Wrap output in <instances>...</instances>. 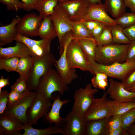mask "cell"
Segmentation results:
<instances>
[{
	"label": "cell",
	"instance_id": "6da1fadb",
	"mask_svg": "<svg viewBox=\"0 0 135 135\" xmlns=\"http://www.w3.org/2000/svg\"><path fill=\"white\" fill-rule=\"evenodd\" d=\"M86 63L88 71L91 73L102 72L108 77L122 80L135 70V60L108 65L98 63L92 59L88 60Z\"/></svg>",
	"mask_w": 135,
	"mask_h": 135
},
{
	"label": "cell",
	"instance_id": "7a4b0ae2",
	"mask_svg": "<svg viewBox=\"0 0 135 135\" xmlns=\"http://www.w3.org/2000/svg\"><path fill=\"white\" fill-rule=\"evenodd\" d=\"M129 45L113 43L97 46L96 49L95 61L105 65L124 62L126 61Z\"/></svg>",
	"mask_w": 135,
	"mask_h": 135
},
{
	"label": "cell",
	"instance_id": "3957f363",
	"mask_svg": "<svg viewBox=\"0 0 135 135\" xmlns=\"http://www.w3.org/2000/svg\"><path fill=\"white\" fill-rule=\"evenodd\" d=\"M56 60L51 53L41 56L34 57L32 65L27 78L28 90H36L41 78L54 66Z\"/></svg>",
	"mask_w": 135,
	"mask_h": 135
},
{
	"label": "cell",
	"instance_id": "277c9868",
	"mask_svg": "<svg viewBox=\"0 0 135 135\" xmlns=\"http://www.w3.org/2000/svg\"><path fill=\"white\" fill-rule=\"evenodd\" d=\"M68 89V85L57 71L52 68L41 78L36 91L51 100L54 92H58L62 95Z\"/></svg>",
	"mask_w": 135,
	"mask_h": 135
},
{
	"label": "cell",
	"instance_id": "5b68a950",
	"mask_svg": "<svg viewBox=\"0 0 135 135\" xmlns=\"http://www.w3.org/2000/svg\"><path fill=\"white\" fill-rule=\"evenodd\" d=\"M50 100L36 92L35 97L26 111V123L25 125L32 126L37 124L39 119L45 116L51 107L52 104Z\"/></svg>",
	"mask_w": 135,
	"mask_h": 135
},
{
	"label": "cell",
	"instance_id": "8992f818",
	"mask_svg": "<svg viewBox=\"0 0 135 135\" xmlns=\"http://www.w3.org/2000/svg\"><path fill=\"white\" fill-rule=\"evenodd\" d=\"M36 94V91H30L28 89L14 104L7 106L3 116L15 117L24 124H26V112L30 106Z\"/></svg>",
	"mask_w": 135,
	"mask_h": 135
},
{
	"label": "cell",
	"instance_id": "52a82bcc",
	"mask_svg": "<svg viewBox=\"0 0 135 135\" xmlns=\"http://www.w3.org/2000/svg\"><path fill=\"white\" fill-rule=\"evenodd\" d=\"M92 86L91 84L89 83L84 88H80L75 91L72 111L84 117L95 98L94 95L98 91L97 88H92Z\"/></svg>",
	"mask_w": 135,
	"mask_h": 135
},
{
	"label": "cell",
	"instance_id": "ba28073f",
	"mask_svg": "<svg viewBox=\"0 0 135 135\" xmlns=\"http://www.w3.org/2000/svg\"><path fill=\"white\" fill-rule=\"evenodd\" d=\"M106 91L101 98H94L84 116L86 122L111 116L112 100L108 99Z\"/></svg>",
	"mask_w": 135,
	"mask_h": 135
},
{
	"label": "cell",
	"instance_id": "9c48e42d",
	"mask_svg": "<svg viewBox=\"0 0 135 135\" xmlns=\"http://www.w3.org/2000/svg\"><path fill=\"white\" fill-rule=\"evenodd\" d=\"M50 16L56 31L60 47L65 35L72 30V21L67 12L58 3Z\"/></svg>",
	"mask_w": 135,
	"mask_h": 135
},
{
	"label": "cell",
	"instance_id": "30bf717a",
	"mask_svg": "<svg viewBox=\"0 0 135 135\" xmlns=\"http://www.w3.org/2000/svg\"><path fill=\"white\" fill-rule=\"evenodd\" d=\"M43 18L34 13L26 14L16 25L17 34L28 37L38 36V29Z\"/></svg>",
	"mask_w": 135,
	"mask_h": 135
},
{
	"label": "cell",
	"instance_id": "8fae6325",
	"mask_svg": "<svg viewBox=\"0 0 135 135\" xmlns=\"http://www.w3.org/2000/svg\"><path fill=\"white\" fill-rule=\"evenodd\" d=\"M67 62L69 67L88 71L86 62L82 50L76 40L73 39L68 44L66 51Z\"/></svg>",
	"mask_w": 135,
	"mask_h": 135
},
{
	"label": "cell",
	"instance_id": "7c38bea8",
	"mask_svg": "<svg viewBox=\"0 0 135 135\" xmlns=\"http://www.w3.org/2000/svg\"><path fill=\"white\" fill-rule=\"evenodd\" d=\"M58 4L73 22L81 21L86 15L90 4L88 0H74L58 2Z\"/></svg>",
	"mask_w": 135,
	"mask_h": 135
},
{
	"label": "cell",
	"instance_id": "4fadbf2b",
	"mask_svg": "<svg viewBox=\"0 0 135 135\" xmlns=\"http://www.w3.org/2000/svg\"><path fill=\"white\" fill-rule=\"evenodd\" d=\"M14 40L22 42L26 45L33 57L43 56L50 53L52 40L41 39L36 40L17 34L14 37Z\"/></svg>",
	"mask_w": 135,
	"mask_h": 135
},
{
	"label": "cell",
	"instance_id": "5bb4252c",
	"mask_svg": "<svg viewBox=\"0 0 135 135\" xmlns=\"http://www.w3.org/2000/svg\"><path fill=\"white\" fill-rule=\"evenodd\" d=\"M86 122L84 117L71 110L64 118V135H85Z\"/></svg>",
	"mask_w": 135,
	"mask_h": 135
},
{
	"label": "cell",
	"instance_id": "9a60e30c",
	"mask_svg": "<svg viewBox=\"0 0 135 135\" xmlns=\"http://www.w3.org/2000/svg\"><path fill=\"white\" fill-rule=\"evenodd\" d=\"M70 41L68 40L64 42L63 45V52L60 55L59 59L56 60L54 65L58 72L68 85L71 84L74 80L78 78L76 69L70 68L66 60V49L68 44Z\"/></svg>",
	"mask_w": 135,
	"mask_h": 135
},
{
	"label": "cell",
	"instance_id": "2e32d148",
	"mask_svg": "<svg viewBox=\"0 0 135 135\" xmlns=\"http://www.w3.org/2000/svg\"><path fill=\"white\" fill-rule=\"evenodd\" d=\"M104 4L102 3L90 4L87 12L80 21L94 20L110 26L116 24L115 20L108 15Z\"/></svg>",
	"mask_w": 135,
	"mask_h": 135
},
{
	"label": "cell",
	"instance_id": "e0dca14e",
	"mask_svg": "<svg viewBox=\"0 0 135 135\" xmlns=\"http://www.w3.org/2000/svg\"><path fill=\"white\" fill-rule=\"evenodd\" d=\"M109 86L106 91L113 100L118 102L132 101L135 97V92L126 89L121 82L112 79L109 80Z\"/></svg>",
	"mask_w": 135,
	"mask_h": 135
},
{
	"label": "cell",
	"instance_id": "ac0fdd59",
	"mask_svg": "<svg viewBox=\"0 0 135 135\" xmlns=\"http://www.w3.org/2000/svg\"><path fill=\"white\" fill-rule=\"evenodd\" d=\"M24 125L15 117L0 115V135H20Z\"/></svg>",
	"mask_w": 135,
	"mask_h": 135
},
{
	"label": "cell",
	"instance_id": "d6986e66",
	"mask_svg": "<svg viewBox=\"0 0 135 135\" xmlns=\"http://www.w3.org/2000/svg\"><path fill=\"white\" fill-rule=\"evenodd\" d=\"M60 94L53 97L54 102L52 104L51 109L45 116L47 121L55 125L60 126L64 124V118L61 117L60 115L61 108L64 105L70 102L68 99L62 100L60 98Z\"/></svg>",
	"mask_w": 135,
	"mask_h": 135
},
{
	"label": "cell",
	"instance_id": "ffe728a7",
	"mask_svg": "<svg viewBox=\"0 0 135 135\" xmlns=\"http://www.w3.org/2000/svg\"><path fill=\"white\" fill-rule=\"evenodd\" d=\"M28 56L33 57L29 49L22 42H16V45L13 46L0 47V58L15 57L20 58Z\"/></svg>",
	"mask_w": 135,
	"mask_h": 135
},
{
	"label": "cell",
	"instance_id": "44dd1931",
	"mask_svg": "<svg viewBox=\"0 0 135 135\" xmlns=\"http://www.w3.org/2000/svg\"><path fill=\"white\" fill-rule=\"evenodd\" d=\"M21 18L17 16L10 24L0 27V45L3 46L11 43L18 34L16 26Z\"/></svg>",
	"mask_w": 135,
	"mask_h": 135
},
{
	"label": "cell",
	"instance_id": "7402d4cb",
	"mask_svg": "<svg viewBox=\"0 0 135 135\" xmlns=\"http://www.w3.org/2000/svg\"><path fill=\"white\" fill-rule=\"evenodd\" d=\"M110 118L86 122L85 135H108V123Z\"/></svg>",
	"mask_w": 135,
	"mask_h": 135
},
{
	"label": "cell",
	"instance_id": "603a6c76",
	"mask_svg": "<svg viewBox=\"0 0 135 135\" xmlns=\"http://www.w3.org/2000/svg\"><path fill=\"white\" fill-rule=\"evenodd\" d=\"M38 34L41 39L52 40L57 37L56 31L50 16L43 18L38 29Z\"/></svg>",
	"mask_w": 135,
	"mask_h": 135
},
{
	"label": "cell",
	"instance_id": "cb8c5ba5",
	"mask_svg": "<svg viewBox=\"0 0 135 135\" xmlns=\"http://www.w3.org/2000/svg\"><path fill=\"white\" fill-rule=\"evenodd\" d=\"M84 54L86 62L90 59L95 61L96 49L98 46L94 38L76 39Z\"/></svg>",
	"mask_w": 135,
	"mask_h": 135
},
{
	"label": "cell",
	"instance_id": "d4e9b609",
	"mask_svg": "<svg viewBox=\"0 0 135 135\" xmlns=\"http://www.w3.org/2000/svg\"><path fill=\"white\" fill-rule=\"evenodd\" d=\"M23 129L24 132L21 135H48L58 134L64 135V134L62 128L56 125L45 129H38L34 128L32 126L24 125Z\"/></svg>",
	"mask_w": 135,
	"mask_h": 135
},
{
	"label": "cell",
	"instance_id": "484cf974",
	"mask_svg": "<svg viewBox=\"0 0 135 135\" xmlns=\"http://www.w3.org/2000/svg\"><path fill=\"white\" fill-rule=\"evenodd\" d=\"M104 4L107 12L116 18L125 12L126 7L123 0H105Z\"/></svg>",
	"mask_w": 135,
	"mask_h": 135
},
{
	"label": "cell",
	"instance_id": "4316f807",
	"mask_svg": "<svg viewBox=\"0 0 135 135\" xmlns=\"http://www.w3.org/2000/svg\"><path fill=\"white\" fill-rule=\"evenodd\" d=\"M72 36L74 39L94 38L91 32L81 21H72Z\"/></svg>",
	"mask_w": 135,
	"mask_h": 135
},
{
	"label": "cell",
	"instance_id": "83f0119b",
	"mask_svg": "<svg viewBox=\"0 0 135 135\" xmlns=\"http://www.w3.org/2000/svg\"><path fill=\"white\" fill-rule=\"evenodd\" d=\"M58 2L57 0H40L36 10L43 18L50 16Z\"/></svg>",
	"mask_w": 135,
	"mask_h": 135
},
{
	"label": "cell",
	"instance_id": "f1b7e54d",
	"mask_svg": "<svg viewBox=\"0 0 135 135\" xmlns=\"http://www.w3.org/2000/svg\"><path fill=\"white\" fill-rule=\"evenodd\" d=\"M135 108V102L129 101L118 102L112 100L111 116L122 115L131 109Z\"/></svg>",
	"mask_w": 135,
	"mask_h": 135
},
{
	"label": "cell",
	"instance_id": "f546056e",
	"mask_svg": "<svg viewBox=\"0 0 135 135\" xmlns=\"http://www.w3.org/2000/svg\"><path fill=\"white\" fill-rule=\"evenodd\" d=\"M33 60L34 57L32 56L24 57L19 58L16 72L19 74L20 76L27 79Z\"/></svg>",
	"mask_w": 135,
	"mask_h": 135
},
{
	"label": "cell",
	"instance_id": "4dcf8cb0",
	"mask_svg": "<svg viewBox=\"0 0 135 135\" xmlns=\"http://www.w3.org/2000/svg\"><path fill=\"white\" fill-rule=\"evenodd\" d=\"M123 28L116 24L111 26L112 32L114 43L122 44H129L131 41L123 32Z\"/></svg>",
	"mask_w": 135,
	"mask_h": 135
},
{
	"label": "cell",
	"instance_id": "1f68e13d",
	"mask_svg": "<svg viewBox=\"0 0 135 135\" xmlns=\"http://www.w3.org/2000/svg\"><path fill=\"white\" fill-rule=\"evenodd\" d=\"M91 80V84L94 88L105 90L108 86V76L105 74L96 72Z\"/></svg>",
	"mask_w": 135,
	"mask_h": 135
},
{
	"label": "cell",
	"instance_id": "d6a6232c",
	"mask_svg": "<svg viewBox=\"0 0 135 135\" xmlns=\"http://www.w3.org/2000/svg\"><path fill=\"white\" fill-rule=\"evenodd\" d=\"M111 26L106 24L101 34L96 40L98 46H104L114 43Z\"/></svg>",
	"mask_w": 135,
	"mask_h": 135
},
{
	"label": "cell",
	"instance_id": "836d02e7",
	"mask_svg": "<svg viewBox=\"0 0 135 135\" xmlns=\"http://www.w3.org/2000/svg\"><path fill=\"white\" fill-rule=\"evenodd\" d=\"M19 60L15 57L0 58V69L8 72H16Z\"/></svg>",
	"mask_w": 135,
	"mask_h": 135
},
{
	"label": "cell",
	"instance_id": "e575fe53",
	"mask_svg": "<svg viewBox=\"0 0 135 135\" xmlns=\"http://www.w3.org/2000/svg\"><path fill=\"white\" fill-rule=\"evenodd\" d=\"M117 24L125 28L135 24V13L126 12L114 19Z\"/></svg>",
	"mask_w": 135,
	"mask_h": 135
},
{
	"label": "cell",
	"instance_id": "d590c367",
	"mask_svg": "<svg viewBox=\"0 0 135 135\" xmlns=\"http://www.w3.org/2000/svg\"><path fill=\"white\" fill-rule=\"evenodd\" d=\"M122 126L128 131L135 122V108H132L121 115Z\"/></svg>",
	"mask_w": 135,
	"mask_h": 135
},
{
	"label": "cell",
	"instance_id": "8d00e7d4",
	"mask_svg": "<svg viewBox=\"0 0 135 135\" xmlns=\"http://www.w3.org/2000/svg\"><path fill=\"white\" fill-rule=\"evenodd\" d=\"M26 78L20 76L14 84L10 87L11 90L23 94L28 89Z\"/></svg>",
	"mask_w": 135,
	"mask_h": 135
},
{
	"label": "cell",
	"instance_id": "74e56055",
	"mask_svg": "<svg viewBox=\"0 0 135 135\" xmlns=\"http://www.w3.org/2000/svg\"><path fill=\"white\" fill-rule=\"evenodd\" d=\"M0 2L6 6L8 10L17 11L23 8V3L20 0H0Z\"/></svg>",
	"mask_w": 135,
	"mask_h": 135
},
{
	"label": "cell",
	"instance_id": "f35d334b",
	"mask_svg": "<svg viewBox=\"0 0 135 135\" xmlns=\"http://www.w3.org/2000/svg\"><path fill=\"white\" fill-rule=\"evenodd\" d=\"M112 116V118H110L108 123L109 132L122 126L121 115H115Z\"/></svg>",
	"mask_w": 135,
	"mask_h": 135
},
{
	"label": "cell",
	"instance_id": "ab89813d",
	"mask_svg": "<svg viewBox=\"0 0 135 135\" xmlns=\"http://www.w3.org/2000/svg\"><path fill=\"white\" fill-rule=\"evenodd\" d=\"M9 92L6 90L0 92V114H3L6 107Z\"/></svg>",
	"mask_w": 135,
	"mask_h": 135
},
{
	"label": "cell",
	"instance_id": "60d3db41",
	"mask_svg": "<svg viewBox=\"0 0 135 135\" xmlns=\"http://www.w3.org/2000/svg\"><path fill=\"white\" fill-rule=\"evenodd\" d=\"M127 90L135 86V70L130 73L121 82Z\"/></svg>",
	"mask_w": 135,
	"mask_h": 135
},
{
	"label": "cell",
	"instance_id": "b9f144b4",
	"mask_svg": "<svg viewBox=\"0 0 135 135\" xmlns=\"http://www.w3.org/2000/svg\"><path fill=\"white\" fill-rule=\"evenodd\" d=\"M23 3L22 9L26 11L36 10L40 0H21Z\"/></svg>",
	"mask_w": 135,
	"mask_h": 135
},
{
	"label": "cell",
	"instance_id": "7bdbcfd3",
	"mask_svg": "<svg viewBox=\"0 0 135 135\" xmlns=\"http://www.w3.org/2000/svg\"><path fill=\"white\" fill-rule=\"evenodd\" d=\"M24 93H20L15 91L11 90L10 92H9L7 106H11L15 103L20 99Z\"/></svg>",
	"mask_w": 135,
	"mask_h": 135
},
{
	"label": "cell",
	"instance_id": "ee69618b",
	"mask_svg": "<svg viewBox=\"0 0 135 135\" xmlns=\"http://www.w3.org/2000/svg\"><path fill=\"white\" fill-rule=\"evenodd\" d=\"M123 32L131 41H135V24L123 28Z\"/></svg>",
	"mask_w": 135,
	"mask_h": 135
},
{
	"label": "cell",
	"instance_id": "f6af8a7d",
	"mask_svg": "<svg viewBox=\"0 0 135 135\" xmlns=\"http://www.w3.org/2000/svg\"><path fill=\"white\" fill-rule=\"evenodd\" d=\"M134 60H135V41H132L130 44L127 53L126 61Z\"/></svg>",
	"mask_w": 135,
	"mask_h": 135
},
{
	"label": "cell",
	"instance_id": "bcb514c9",
	"mask_svg": "<svg viewBox=\"0 0 135 135\" xmlns=\"http://www.w3.org/2000/svg\"><path fill=\"white\" fill-rule=\"evenodd\" d=\"M106 24L100 22L92 31L91 32L95 40L101 34Z\"/></svg>",
	"mask_w": 135,
	"mask_h": 135
},
{
	"label": "cell",
	"instance_id": "7dc6e473",
	"mask_svg": "<svg viewBox=\"0 0 135 135\" xmlns=\"http://www.w3.org/2000/svg\"><path fill=\"white\" fill-rule=\"evenodd\" d=\"M82 22H83L87 28L91 33L96 27L100 22L94 20H86Z\"/></svg>",
	"mask_w": 135,
	"mask_h": 135
},
{
	"label": "cell",
	"instance_id": "c3c4849f",
	"mask_svg": "<svg viewBox=\"0 0 135 135\" xmlns=\"http://www.w3.org/2000/svg\"><path fill=\"white\" fill-rule=\"evenodd\" d=\"M128 134V131L124 129L122 126L109 132L108 135H122Z\"/></svg>",
	"mask_w": 135,
	"mask_h": 135
},
{
	"label": "cell",
	"instance_id": "681fc988",
	"mask_svg": "<svg viewBox=\"0 0 135 135\" xmlns=\"http://www.w3.org/2000/svg\"><path fill=\"white\" fill-rule=\"evenodd\" d=\"M126 7L128 8L132 12L135 13V0H123Z\"/></svg>",
	"mask_w": 135,
	"mask_h": 135
},
{
	"label": "cell",
	"instance_id": "f907efd6",
	"mask_svg": "<svg viewBox=\"0 0 135 135\" xmlns=\"http://www.w3.org/2000/svg\"><path fill=\"white\" fill-rule=\"evenodd\" d=\"M10 84L9 78H4L2 76L0 79V92L2 90V89L4 87Z\"/></svg>",
	"mask_w": 135,
	"mask_h": 135
},
{
	"label": "cell",
	"instance_id": "816d5d0a",
	"mask_svg": "<svg viewBox=\"0 0 135 135\" xmlns=\"http://www.w3.org/2000/svg\"><path fill=\"white\" fill-rule=\"evenodd\" d=\"M128 132V134L135 135V122L130 127Z\"/></svg>",
	"mask_w": 135,
	"mask_h": 135
},
{
	"label": "cell",
	"instance_id": "f5cc1de1",
	"mask_svg": "<svg viewBox=\"0 0 135 135\" xmlns=\"http://www.w3.org/2000/svg\"><path fill=\"white\" fill-rule=\"evenodd\" d=\"M102 0H88L90 4H95L102 3Z\"/></svg>",
	"mask_w": 135,
	"mask_h": 135
},
{
	"label": "cell",
	"instance_id": "db71d44e",
	"mask_svg": "<svg viewBox=\"0 0 135 135\" xmlns=\"http://www.w3.org/2000/svg\"><path fill=\"white\" fill-rule=\"evenodd\" d=\"M127 90L130 91L135 92V86Z\"/></svg>",
	"mask_w": 135,
	"mask_h": 135
},
{
	"label": "cell",
	"instance_id": "11a10c76",
	"mask_svg": "<svg viewBox=\"0 0 135 135\" xmlns=\"http://www.w3.org/2000/svg\"><path fill=\"white\" fill-rule=\"evenodd\" d=\"M57 0L58 2H61L68 1L72 0Z\"/></svg>",
	"mask_w": 135,
	"mask_h": 135
},
{
	"label": "cell",
	"instance_id": "9f6ffc18",
	"mask_svg": "<svg viewBox=\"0 0 135 135\" xmlns=\"http://www.w3.org/2000/svg\"><path fill=\"white\" fill-rule=\"evenodd\" d=\"M132 101H133L134 102H135V97L134 98V99Z\"/></svg>",
	"mask_w": 135,
	"mask_h": 135
}]
</instances>
